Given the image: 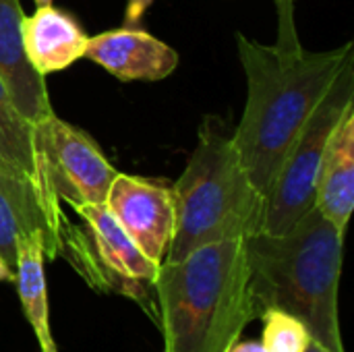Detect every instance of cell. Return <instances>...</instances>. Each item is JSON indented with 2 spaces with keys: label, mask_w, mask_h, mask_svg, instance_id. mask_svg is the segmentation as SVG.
<instances>
[{
  "label": "cell",
  "mask_w": 354,
  "mask_h": 352,
  "mask_svg": "<svg viewBox=\"0 0 354 352\" xmlns=\"http://www.w3.org/2000/svg\"><path fill=\"white\" fill-rule=\"evenodd\" d=\"M164 352H226L259 317L245 239L162 261L153 280Z\"/></svg>",
  "instance_id": "3957f363"
},
{
  "label": "cell",
  "mask_w": 354,
  "mask_h": 352,
  "mask_svg": "<svg viewBox=\"0 0 354 352\" xmlns=\"http://www.w3.org/2000/svg\"><path fill=\"white\" fill-rule=\"evenodd\" d=\"M172 195L176 222L164 261H178L203 245L249 239L263 228L266 197L253 187L232 135L218 118L203 120Z\"/></svg>",
  "instance_id": "277c9868"
},
{
  "label": "cell",
  "mask_w": 354,
  "mask_h": 352,
  "mask_svg": "<svg viewBox=\"0 0 354 352\" xmlns=\"http://www.w3.org/2000/svg\"><path fill=\"white\" fill-rule=\"evenodd\" d=\"M226 352H266L263 351V346H261V342H253V340H247V342H234L230 349Z\"/></svg>",
  "instance_id": "ac0fdd59"
},
{
  "label": "cell",
  "mask_w": 354,
  "mask_h": 352,
  "mask_svg": "<svg viewBox=\"0 0 354 352\" xmlns=\"http://www.w3.org/2000/svg\"><path fill=\"white\" fill-rule=\"evenodd\" d=\"M354 102V58L348 60L322 98L307 124L290 145L274 183L266 195V234L288 232L309 210L315 207V185L328 139Z\"/></svg>",
  "instance_id": "8992f818"
},
{
  "label": "cell",
  "mask_w": 354,
  "mask_h": 352,
  "mask_svg": "<svg viewBox=\"0 0 354 352\" xmlns=\"http://www.w3.org/2000/svg\"><path fill=\"white\" fill-rule=\"evenodd\" d=\"M261 346L266 352H305L311 342L307 326L282 309H268L261 315Z\"/></svg>",
  "instance_id": "2e32d148"
},
{
  "label": "cell",
  "mask_w": 354,
  "mask_h": 352,
  "mask_svg": "<svg viewBox=\"0 0 354 352\" xmlns=\"http://www.w3.org/2000/svg\"><path fill=\"white\" fill-rule=\"evenodd\" d=\"M0 282H15V270L0 257Z\"/></svg>",
  "instance_id": "d6986e66"
},
{
  "label": "cell",
  "mask_w": 354,
  "mask_h": 352,
  "mask_svg": "<svg viewBox=\"0 0 354 352\" xmlns=\"http://www.w3.org/2000/svg\"><path fill=\"white\" fill-rule=\"evenodd\" d=\"M305 352H330V351H328V349H324L322 344H317L315 340H311V342H309V346L305 349Z\"/></svg>",
  "instance_id": "ffe728a7"
},
{
  "label": "cell",
  "mask_w": 354,
  "mask_h": 352,
  "mask_svg": "<svg viewBox=\"0 0 354 352\" xmlns=\"http://www.w3.org/2000/svg\"><path fill=\"white\" fill-rule=\"evenodd\" d=\"M35 230L44 234L46 259H60V239L33 185L0 170V257L12 270L19 241Z\"/></svg>",
  "instance_id": "5bb4252c"
},
{
  "label": "cell",
  "mask_w": 354,
  "mask_h": 352,
  "mask_svg": "<svg viewBox=\"0 0 354 352\" xmlns=\"http://www.w3.org/2000/svg\"><path fill=\"white\" fill-rule=\"evenodd\" d=\"M104 203L141 253L160 266L176 222L172 187L118 172Z\"/></svg>",
  "instance_id": "ba28073f"
},
{
  "label": "cell",
  "mask_w": 354,
  "mask_h": 352,
  "mask_svg": "<svg viewBox=\"0 0 354 352\" xmlns=\"http://www.w3.org/2000/svg\"><path fill=\"white\" fill-rule=\"evenodd\" d=\"M153 0H127L124 8V27H137L145 10L151 6Z\"/></svg>",
  "instance_id": "e0dca14e"
},
{
  "label": "cell",
  "mask_w": 354,
  "mask_h": 352,
  "mask_svg": "<svg viewBox=\"0 0 354 352\" xmlns=\"http://www.w3.org/2000/svg\"><path fill=\"white\" fill-rule=\"evenodd\" d=\"M280 31L268 46L236 33L239 58L247 75V104L232 133L239 158L266 197L290 145L332 87L342 66L353 60V41L328 52L305 50L292 21V0H276Z\"/></svg>",
  "instance_id": "6da1fadb"
},
{
  "label": "cell",
  "mask_w": 354,
  "mask_h": 352,
  "mask_svg": "<svg viewBox=\"0 0 354 352\" xmlns=\"http://www.w3.org/2000/svg\"><path fill=\"white\" fill-rule=\"evenodd\" d=\"M44 234L41 230L29 232L17 245L15 259V286L23 307V313L39 342L41 352H58L50 330V307H48V286L44 272Z\"/></svg>",
  "instance_id": "9a60e30c"
},
{
  "label": "cell",
  "mask_w": 354,
  "mask_h": 352,
  "mask_svg": "<svg viewBox=\"0 0 354 352\" xmlns=\"http://www.w3.org/2000/svg\"><path fill=\"white\" fill-rule=\"evenodd\" d=\"M245 249L257 313H292L311 340L330 352H346L338 315L344 232L313 207L284 234L245 239Z\"/></svg>",
  "instance_id": "7a4b0ae2"
},
{
  "label": "cell",
  "mask_w": 354,
  "mask_h": 352,
  "mask_svg": "<svg viewBox=\"0 0 354 352\" xmlns=\"http://www.w3.org/2000/svg\"><path fill=\"white\" fill-rule=\"evenodd\" d=\"M73 210L81 224L66 220L60 259H66L95 293L124 297L158 324L153 280L160 266L141 253L106 203H83Z\"/></svg>",
  "instance_id": "5b68a950"
},
{
  "label": "cell",
  "mask_w": 354,
  "mask_h": 352,
  "mask_svg": "<svg viewBox=\"0 0 354 352\" xmlns=\"http://www.w3.org/2000/svg\"><path fill=\"white\" fill-rule=\"evenodd\" d=\"M23 8L19 0H0V77L23 116L39 124L54 114L46 77L33 71L23 48Z\"/></svg>",
  "instance_id": "8fae6325"
},
{
  "label": "cell",
  "mask_w": 354,
  "mask_h": 352,
  "mask_svg": "<svg viewBox=\"0 0 354 352\" xmlns=\"http://www.w3.org/2000/svg\"><path fill=\"white\" fill-rule=\"evenodd\" d=\"M37 137L52 189L60 201L71 207L106 201L118 170L89 135L64 122L54 112L37 124Z\"/></svg>",
  "instance_id": "52a82bcc"
},
{
  "label": "cell",
  "mask_w": 354,
  "mask_h": 352,
  "mask_svg": "<svg viewBox=\"0 0 354 352\" xmlns=\"http://www.w3.org/2000/svg\"><path fill=\"white\" fill-rule=\"evenodd\" d=\"M35 6H46V4H52V0H33Z\"/></svg>",
  "instance_id": "44dd1931"
},
{
  "label": "cell",
  "mask_w": 354,
  "mask_h": 352,
  "mask_svg": "<svg viewBox=\"0 0 354 352\" xmlns=\"http://www.w3.org/2000/svg\"><path fill=\"white\" fill-rule=\"evenodd\" d=\"M83 56L120 81H160L178 66L176 50L139 27L110 29L89 37Z\"/></svg>",
  "instance_id": "30bf717a"
},
{
  "label": "cell",
  "mask_w": 354,
  "mask_h": 352,
  "mask_svg": "<svg viewBox=\"0 0 354 352\" xmlns=\"http://www.w3.org/2000/svg\"><path fill=\"white\" fill-rule=\"evenodd\" d=\"M315 207L346 232L354 207V102L328 139L315 185Z\"/></svg>",
  "instance_id": "4fadbf2b"
},
{
  "label": "cell",
  "mask_w": 354,
  "mask_h": 352,
  "mask_svg": "<svg viewBox=\"0 0 354 352\" xmlns=\"http://www.w3.org/2000/svg\"><path fill=\"white\" fill-rule=\"evenodd\" d=\"M21 31L25 56L41 77L64 71L83 58L89 39L73 15L52 4L35 6L33 15H25Z\"/></svg>",
  "instance_id": "7c38bea8"
},
{
  "label": "cell",
  "mask_w": 354,
  "mask_h": 352,
  "mask_svg": "<svg viewBox=\"0 0 354 352\" xmlns=\"http://www.w3.org/2000/svg\"><path fill=\"white\" fill-rule=\"evenodd\" d=\"M0 170L33 185L46 207L50 224L60 239L62 228L66 224V216L62 212V201L58 199L50 183L48 166L39 147L37 124L29 122L23 116V112L17 108L2 77H0ZM60 249H62V239H60Z\"/></svg>",
  "instance_id": "9c48e42d"
}]
</instances>
